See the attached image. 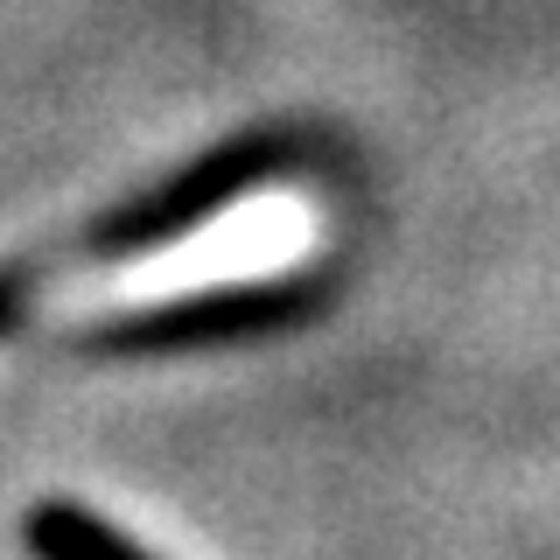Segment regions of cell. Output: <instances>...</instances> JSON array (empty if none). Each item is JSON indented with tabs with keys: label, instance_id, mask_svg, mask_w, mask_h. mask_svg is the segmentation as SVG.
<instances>
[{
	"label": "cell",
	"instance_id": "1",
	"mask_svg": "<svg viewBox=\"0 0 560 560\" xmlns=\"http://www.w3.org/2000/svg\"><path fill=\"white\" fill-rule=\"evenodd\" d=\"M259 162H267L259 148L210 154V162H197V168L183 175V183H168L162 197L119 210V218H105L98 232H84L78 245H63V253H49V259H22V267H0V329H14V323H22V315L43 302L57 280H70V273H84V267H113V259H133V253H162V245L189 238L197 224H210L245 183H253Z\"/></svg>",
	"mask_w": 560,
	"mask_h": 560
},
{
	"label": "cell",
	"instance_id": "2",
	"mask_svg": "<svg viewBox=\"0 0 560 560\" xmlns=\"http://www.w3.org/2000/svg\"><path fill=\"white\" fill-rule=\"evenodd\" d=\"M302 294L294 288H224V294H189L168 308H140L127 323H98L92 337L105 343H210V337H253L273 315H288Z\"/></svg>",
	"mask_w": 560,
	"mask_h": 560
},
{
	"label": "cell",
	"instance_id": "3",
	"mask_svg": "<svg viewBox=\"0 0 560 560\" xmlns=\"http://www.w3.org/2000/svg\"><path fill=\"white\" fill-rule=\"evenodd\" d=\"M22 547L35 560H154L140 539H127L113 518H98L78 498H35L22 518Z\"/></svg>",
	"mask_w": 560,
	"mask_h": 560
}]
</instances>
